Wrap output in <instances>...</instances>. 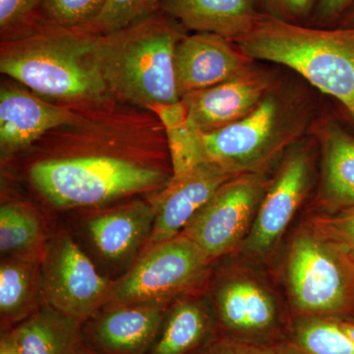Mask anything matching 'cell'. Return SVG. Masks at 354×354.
<instances>
[{
    "instance_id": "obj_1",
    "label": "cell",
    "mask_w": 354,
    "mask_h": 354,
    "mask_svg": "<svg viewBox=\"0 0 354 354\" xmlns=\"http://www.w3.org/2000/svg\"><path fill=\"white\" fill-rule=\"evenodd\" d=\"M235 44L251 59L295 70L341 102L354 121V28L307 27L262 14Z\"/></svg>"
},
{
    "instance_id": "obj_2",
    "label": "cell",
    "mask_w": 354,
    "mask_h": 354,
    "mask_svg": "<svg viewBox=\"0 0 354 354\" xmlns=\"http://www.w3.org/2000/svg\"><path fill=\"white\" fill-rule=\"evenodd\" d=\"M99 35L53 26L2 46L0 71L34 92L69 101H97L106 94Z\"/></svg>"
},
{
    "instance_id": "obj_3",
    "label": "cell",
    "mask_w": 354,
    "mask_h": 354,
    "mask_svg": "<svg viewBox=\"0 0 354 354\" xmlns=\"http://www.w3.org/2000/svg\"><path fill=\"white\" fill-rule=\"evenodd\" d=\"M176 21L156 13L120 31L99 35L97 55L108 90L148 109L180 102L174 51L184 35Z\"/></svg>"
},
{
    "instance_id": "obj_4",
    "label": "cell",
    "mask_w": 354,
    "mask_h": 354,
    "mask_svg": "<svg viewBox=\"0 0 354 354\" xmlns=\"http://www.w3.org/2000/svg\"><path fill=\"white\" fill-rule=\"evenodd\" d=\"M30 178L53 206L78 208L164 187L171 177L122 158L87 156L37 162L30 169Z\"/></svg>"
},
{
    "instance_id": "obj_5",
    "label": "cell",
    "mask_w": 354,
    "mask_h": 354,
    "mask_svg": "<svg viewBox=\"0 0 354 354\" xmlns=\"http://www.w3.org/2000/svg\"><path fill=\"white\" fill-rule=\"evenodd\" d=\"M297 118L270 92L252 113L215 131L199 132L206 162L234 174H260L298 133Z\"/></svg>"
},
{
    "instance_id": "obj_6",
    "label": "cell",
    "mask_w": 354,
    "mask_h": 354,
    "mask_svg": "<svg viewBox=\"0 0 354 354\" xmlns=\"http://www.w3.org/2000/svg\"><path fill=\"white\" fill-rule=\"evenodd\" d=\"M286 272L293 302L305 313H339L353 304V277L348 260L313 228L295 237Z\"/></svg>"
},
{
    "instance_id": "obj_7",
    "label": "cell",
    "mask_w": 354,
    "mask_h": 354,
    "mask_svg": "<svg viewBox=\"0 0 354 354\" xmlns=\"http://www.w3.org/2000/svg\"><path fill=\"white\" fill-rule=\"evenodd\" d=\"M209 259L183 234L149 247L138 262L111 285L106 304L113 306L167 304L202 278Z\"/></svg>"
},
{
    "instance_id": "obj_8",
    "label": "cell",
    "mask_w": 354,
    "mask_h": 354,
    "mask_svg": "<svg viewBox=\"0 0 354 354\" xmlns=\"http://www.w3.org/2000/svg\"><path fill=\"white\" fill-rule=\"evenodd\" d=\"M269 186L261 174L234 177L216 191L181 234L194 241L209 260L225 255L246 234Z\"/></svg>"
},
{
    "instance_id": "obj_9",
    "label": "cell",
    "mask_w": 354,
    "mask_h": 354,
    "mask_svg": "<svg viewBox=\"0 0 354 354\" xmlns=\"http://www.w3.org/2000/svg\"><path fill=\"white\" fill-rule=\"evenodd\" d=\"M41 279L46 304L80 322L106 304L111 286L67 234H58L48 247Z\"/></svg>"
},
{
    "instance_id": "obj_10",
    "label": "cell",
    "mask_w": 354,
    "mask_h": 354,
    "mask_svg": "<svg viewBox=\"0 0 354 354\" xmlns=\"http://www.w3.org/2000/svg\"><path fill=\"white\" fill-rule=\"evenodd\" d=\"M311 160L304 148L286 156L274 181L266 191L245 241L249 252L264 254L281 239L308 190Z\"/></svg>"
},
{
    "instance_id": "obj_11",
    "label": "cell",
    "mask_w": 354,
    "mask_h": 354,
    "mask_svg": "<svg viewBox=\"0 0 354 354\" xmlns=\"http://www.w3.org/2000/svg\"><path fill=\"white\" fill-rule=\"evenodd\" d=\"M237 176L215 162H204L178 178L171 176L153 201L156 218L149 246L180 234L216 191Z\"/></svg>"
},
{
    "instance_id": "obj_12",
    "label": "cell",
    "mask_w": 354,
    "mask_h": 354,
    "mask_svg": "<svg viewBox=\"0 0 354 354\" xmlns=\"http://www.w3.org/2000/svg\"><path fill=\"white\" fill-rule=\"evenodd\" d=\"M252 60L218 35L195 32L183 36L174 51V74L180 100L189 93L241 75L251 68Z\"/></svg>"
},
{
    "instance_id": "obj_13",
    "label": "cell",
    "mask_w": 354,
    "mask_h": 354,
    "mask_svg": "<svg viewBox=\"0 0 354 354\" xmlns=\"http://www.w3.org/2000/svg\"><path fill=\"white\" fill-rule=\"evenodd\" d=\"M270 92L269 80L250 68L214 87L183 95L180 101L191 127L208 133L245 118Z\"/></svg>"
},
{
    "instance_id": "obj_14",
    "label": "cell",
    "mask_w": 354,
    "mask_h": 354,
    "mask_svg": "<svg viewBox=\"0 0 354 354\" xmlns=\"http://www.w3.org/2000/svg\"><path fill=\"white\" fill-rule=\"evenodd\" d=\"M76 115L67 109L48 104L20 88L0 91V147L11 153L29 146L41 135L62 125L75 122Z\"/></svg>"
},
{
    "instance_id": "obj_15",
    "label": "cell",
    "mask_w": 354,
    "mask_h": 354,
    "mask_svg": "<svg viewBox=\"0 0 354 354\" xmlns=\"http://www.w3.org/2000/svg\"><path fill=\"white\" fill-rule=\"evenodd\" d=\"M160 8L185 29L234 43L252 31L262 15L252 0H160Z\"/></svg>"
},
{
    "instance_id": "obj_16",
    "label": "cell",
    "mask_w": 354,
    "mask_h": 354,
    "mask_svg": "<svg viewBox=\"0 0 354 354\" xmlns=\"http://www.w3.org/2000/svg\"><path fill=\"white\" fill-rule=\"evenodd\" d=\"M155 218L153 202L134 201L93 216L88 232L104 257L125 260L150 237Z\"/></svg>"
},
{
    "instance_id": "obj_17",
    "label": "cell",
    "mask_w": 354,
    "mask_h": 354,
    "mask_svg": "<svg viewBox=\"0 0 354 354\" xmlns=\"http://www.w3.org/2000/svg\"><path fill=\"white\" fill-rule=\"evenodd\" d=\"M167 304L113 306L95 326L100 346L111 354H143L164 319Z\"/></svg>"
},
{
    "instance_id": "obj_18",
    "label": "cell",
    "mask_w": 354,
    "mask_h": 354,
    "mask_svg": "<svg viewBox=\"0 0 354 354\" xmlns=\"http://www.w3.org/2000/svg\"><path fill=\"white\" fill-rule=\"evenodd\" d=\"M323 149L321 199L329 208L354 206V136L334 121L318 130Z\"/></svg>"
},
{
    "instance_id": "obj_19",
    "label": "cell",
    "mask_w": 354,
    "mask_h": 354,
    "mask_svg": "<svg viewBox=\"0 0 354 354\" xmlns=\"http://www.w3.org/2000/svg\"><path fill=\"white\" fill-rule=\"evenodd\" d=\"M218 307L223 323L237 332L267 330L276 318L271 295L249 279L225 283L218 293Z\"/></svg>"
},
{
    "instance_id": "obj_20",
    "label": "cell",
    "mask_w": 354,
    "mask_h": 354,
    "mask_svg": "<svg viewBox=\"0 0 354 354\" xmlns=\"http://www.w3.org/2000/svg\"><path fill=\"white\" fill-rule=\"evenodd\" d=\"M79 324L46 304L11 333L20 354H72L77 348Z\"/></svg>"
},
{
    "instance_id": "obj_21",
    "label": "cell",
    "mask_w": 354,
    "mask_h": 354,
    "mask_svg": "<svg viewBox=\"0 0 354 354\" xmlns=\"http://www.w3.org/2000/svg\"><path fill=\"white\" fill-rule=\"evenodd\" d=\"M44 297L41 272L34 261L10 259L0 266V312L9 322L35 313L39 297Z\"/></svg>"
},
{
    "instance_id": "obj_22",
    "label": "cell",
    "mask_w": 354,
    "mask_h": 354,
    "mask_svg": "<svg viewBox=\"0 0 354 354\" xmlns=\"http://www.w3.org/2000/svg\"><path fill=\"white\" fill-rule=\"evenodd\" d=\"M149 109L160 116L167 131L172 164L171 178H178L206 162L200 145L199 131L188 123L181 101L174 104H158Z\"/></svg>"
},
{
    "instance_id": "obj_23",
    "label": "cell",
    "mask_w": 354,
    "mask_h": 354,
    "mask_svg": "<svg viewBox=\"0 0 354 354\" xmlns=\"http://www.w3.org/2000/svg\"><path fill=\"white\" fill-rule=\"evenodd\" d=\"M43 241L38 216L22 205L6 204L0 209V250L13 259L34 261L32 253Z\"/></svg>"
},
{
    "instance_id": "obj_24",
    "label": "cell",
    "mask_w": 354,
    "mask_h": 354,
    "mask_svg": "<svg viewBox=\"0 0 354 354\" xmlns=\"http://www.w3.org/2000/svg\"><path fill=\"white\" fill-rule=\"evenodd\" d=\"M208 321L204 310L195 302H180L171 315L151 354H185L206 334Z\"/></svg>"
},
{
    "instance_id": "obj_25",
    "label": "cell",
    "mask_w": 354,
    "mask_h": 354,
    "mask_svg": "<svg viewBox=\"0 0 354 354\" xmlns=\"http://www.w3.org/2000/svg\"><path fill=\"white\" fill-rule=\"evenodd\" d=\"M281 354H354V342L337 321L313 319L300 324L290 346Z\"/></svg>"
},
{
    "instance_id": "obj_26",
    "label": "cell",
    "mask_w": 354,
    "mask_h": 354,
    "mask_svg": "<svg viewBox=\"0 0 354 354\" xmlns=\"http://www.w3.org/2000/svg\"><path fill=\"white\" fill-rule=\"evenodd\" d=\"M106 0H37L53 26L88 29L101 15Z\"/></svg>"
},
{
    "instance_id": "obj_27",
    "label": "cell",
    "mask_w": 354,
    "mask_h": 354,
    "mask_svg": "<svg viewBox=\"0 0 354 354\" xmlns=\"http://www.w3.org/2000/svg\"><path fill=\"white\" fill-rule=\"evenodd\" d=\"M160 0H106L91 30L99 35L120 31L157 13Z\"/></svg>"
},
{
    "instance_id": "obj_28",
    "label": "cell",
    "mask_w": 354,
    "mask_h": 354,
    "mask_svg": "<svg viewBox=\"0 0 354 354\" xmlns=\"http://www.w3.org/2000/svg\"><path fill=\"white\" fill-rule=\"evenodd\" d=\"M313 230L354 262V206L339 209L335 216H319Z\"/></svg>"
},
{
    "instance_id": "obj_29",
    "label": "cell",
    "mask_w": 354,
    "mask_h": 354,
    "mask_svg": "<svg viewBox=\"0 0 354 354\" xmlns=\"http://www.w3.org/2000/svg\"><path fill=\"white\" fill-rule=\"evenodd\" d=\"M254 6L263 9V14L302 24V21L314 12L317 0H252Z\"/></svg>"
},
{
    "instance_id": "obj_30",
    "label": "cell",
    "mask_w": 354,
    "mask_h": 354,
    "mask_svg": "<svg viewBox=\"0 0 354 354\" xmlns=\"http://www.w3.org/2000/svg\"><path fill=\"white\" fill-rule=\"evenodd\" d=\"M354 8V0H317L314 17L322 26L337 25Z\"/></svg>"
},
{
    "instance_id": "obj_31",
    "label": "cell",
    "mask_w": 354,
    "mask_h": 354,
    "mask_svg": "<svg viewBox=\"0 0 354 354\" xmlns=\"http://www.w3.org/2000/svg\"><path fill=\"white\" fill-rule=\"evenodd\" d=\"M37 0H0V27L2 31L24 19Z\"/></svg>"
},
{
    "instance_id": "obj_32",
    "label": "cell",
    "mask_w": 354,
    "mask_h": 354,
    "mask_svg": "<svg viewBox=\"0 0 354 354\" xmlns=\"http://www.w3.org/2000/svg\"><path fill=\"white\" fill-rule=\"evenodd\" d=\"M202 354H281L264 346L239 342H225L216 344Z\"/></svg>"
},
{
    "instance_id": "obj_33",
    "label": "cell",
    "mask_w": 354,
    "mask_h": 354,
    "mask_svg": "<svg viewBox=\"0 0 354 354\" xmlns=\"http://www.w3.org/2000/svg\"><path fill=\"white\" fill-rule=\"evenodd\" d=\"M0 354H20L14 341L12 333L2 335L1 342H0Z\"/></svg>"
},
{
    "instance_id": "obj_34",
    "label": "cell",
    "mask_w": 354,
    "mask_h": 354,
    "mask_svg": "<svg viewBox=\"0 0 354 354\" xmlns=\"http://www.w3.org/2000/svg\"><path fill=\"white\" fill-rule=\"evenodd\" d=\"M337 27L354 28V8L342 20Z\"/></svg>"
},
{
    "instance_id": "obj_35",
    "label": "cell",
    "mask_w": 354,
    "mask_h": 354,
    "mask_svg": "<svg viewBox=\"0 0 354 354\" xmlns=\"http://www.w3.org/2000/svg\"><path fill=\"white\" fill-rule=\"evenodd\" d=\"M339 327L344 330V334L354 342V324L348 322H339Z\"/></svg>"
},
{
    "instance_id": "obj_36",
    "label": "cell",
    "mask_w": 354,
    "mask_h": 354,
    "mask_svg": "<svg viewBox=\"0 0 354 354\" xmlns=\"http://www.w3.org/2000/svg\"><path fill=\"white\" fill-rule=\"evenodd\" d=\"M75 351L77 354H95L94 351L85 348V346H77Z\"/></svg>"
},
{
    "instance_id": "obj_37",
    "label": "cell",
    "mask_w": 354,
    "mask_h": 354,
    "mask_svg": "<svg viewBox=\"0 0 354 354\" xmlns=\"http://www.w3.org/2000/svg\"><path fill=\"white\" fill-rule=\"evenodd\" d=\"M346 260H348L349 267H351V272H353V283H354V262H353V261L349 260L348 258L346 257Z\"/></svg>"
},
{
    "instance_id": "obj_38",
    "label": "cell",
    "mask_w": 354,
    "mask_h": 354,
    "mask_svg": "<svg viewBox=\"0 0 354 354\" xmlns=\"http://www.w3.org/2000/svg\"><path fill=\"white\" fill-rule=\"evenodd\" d=\"M72 354H77V353H76V351H74V353H72Z\"/></svg>"
},
{
    "instance_id": "obj_39",
    "label": "cell",
    "mask_w": 354,
    "mask_h": 354,
    "mask_svg": "<svg viewBox=\"0 0 354 354\" xmlns=\"http://www.w3.org/2000/svg\"></svg>"
}]
</instances>
